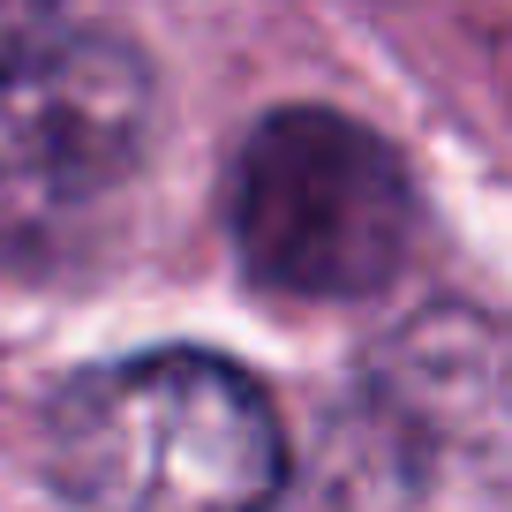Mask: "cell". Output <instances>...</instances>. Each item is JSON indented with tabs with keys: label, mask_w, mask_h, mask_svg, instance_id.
<instances>
[{
	"label": "cell",
	"mask_w": 512,
	"mask_h": 512,
	"mask_svg": "<svg viewBox=\"0 0 512 512\" xmlns=\"http://www.w3.org/2000/svg\"><path fill=\"white\" fill-rule=\"evenodd\" d=\"M53 467L91 512H272L287 430L249 369L166 347L68 384L53 400Z\"/></svg>",
	"instance_id": "obj_1"
},
{
	"label": "cell",
	"mask_w": 512,
	"mask_h": 512,
	"mask_svg": "<svg viewBox=\"0 0 512 512\" xmlns=\"http://www.w3.org/2000/svg\"><path fill=\"white\" fill-rule=\"evenodd\" d=\"M234 249L272 294H384L415 249V189L400 151L332 106L264 113L234 166Z\"/></svg>",
	"instance_id": "obj_2"
},
{
	"label": "cell",
	"mask_w": 512,
	"mask_h": 512,
	"mask_svg": "<svg viewBox=\"0 0 512 512\" xmlns=\"http://www.w3.org/2000/svg\"><path fill=\"white\" fill-rule=\"evenodd\" d=\"M151 151V68L121 38H53L0 68V256L46 264Z\"/></svg>",
	"instance_id": "obj_3"
},
{
	"label": "cell",
	"mask_w": 512,
	"mask_h": 512,
	"mask_svg": "<svg viewBox=\"0 0 512 512\" xmlns=\"http://www.w3.org/2000/svg\"><path fill=\"white\" fill-rule=\"evenodd\" d=\"M53 16H61V0H0V68L53 46Z\"/></svg>",
	"instance_id": "obj_4"
}]
</instances>
